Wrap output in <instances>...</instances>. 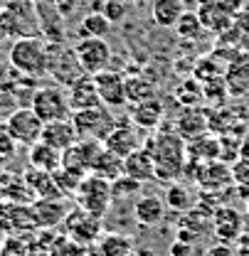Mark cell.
<instances>
[{
  "mask_svg": "<svg viewBox=\"0 0 249 256\" xmlns=\"http://www.w3.org/2000/svg\"><path fill=\"white\" fill-rule=\"evenodd\" d=\"M146 148L156 160V180L160 182H178V178L185 175L187 165V140L173 128L156 133Z\"/></svg>",
  "mask_w": 249,
  "mask_h": 256,
  "instance_id": "1",
  "label": "cell"
},
{
  "mask_svg": "<svg viewBox=\"0 0 249 256\" xmlns=\"http://www.w3.org/2000/svg\"><path fill=\"white\" fill-rule=\"evenodd\" d=\"M8 60H10L13 72L40 79V76L50 74V42H45L40 34L20 37L13 42Z\"/></svg>",
  "mask_w": 249,
  "mask_h": 256,
  "instance_id": "2",
  "label": "cell"
},
{
  "mask_svg": "<svg viewBox=\"0 0 249 256\" xmlns=\"http://www.w3.org/2000/svg\"><path fill=\"white\" fill-rule=\"evenodd\" d=\"M74 200H77V207H82L89 214L104 220L106 212H109V207H111V202H114L111 182L104 180V178H99V175H94V172H89V175L82 178Z\"/></svg>",
  "mask_w": 249,
  "mask_h": 256,
  "instance_id": "3",
  "label": "cell"
},
{
  "mask_svg": "<svg viewBox=\"0 0 249 256\" xmlns=\"http://www.w3.org/2000/svg\"><path fill=\"white\" fill-rule=\"evenodd\" d=\"M32 111L45 121H62L72 116V104H69V94L62 86H37L30 98Z\"/></svg>",
  "mask_w": 249,
  "mask_h": 256,
  "instance_id": "4",
  "label": "cell"
},
{
  "mask_svg": "<svg viewBox=\"0 0 249 256\" xmlns=\"http://www.w3.org/2000/svg\"><path fill=\"white\" fill-rule=\"evenodd\" d=\"M185 175L195 180L202 192H222L229 188L232 180V168L224 165V160H210V162H192L187 160Z\"/></svg>",
  "mask_w": 249,
  "mask_h": 256,
  "instance_id": "5",
  "label": "cell"
},
{
  "mask_svg": "<svg viewBox=\"0 0 249 256\" xmlns=\"http://www.w3.org/2000/svg\"><path fill=\"white\" fill-rule=\"evenodd\" d=\"M72 124L77 128L79 138H89L104 143V138L116 128V118L109 114L106 106H96V108H82V111H72Z\"/></svg>",
  "mask_w": 249,
  "mask_h": 256,
  "instance_id": "6",
  "label": "cell"
},
{
  "mask_svg": "<svg viewBox=\"0 0 249 256\" xmlns=\"http://www.w3.org/2000/svg\"><path fill=\"white\" fill-rule=\"evenodd\" d=\"M5 126H8L10 136L15 138L18 146L30 148V146H35V143L42 138L45 121L32 111V106H20V108H15V111L5 118Z\"/></svg>",
  "mask_w": 249,
  "mask_h": 256,
  "instance_id": "7",
  "label": "cell"
},
{
  "mask_svg": "<svg viewBox=\"0 0 249 256\" xmlns=\"http://www.w3.org/2000/svg\"><path fill=\"white\" fill-rule=\"evenodd\" d=\"M62 226H64V234H67V236H72L74 242H79V244H84V246H92L94 242L104 234L101 217H94V214H89V212L82 210V207L69 210L67 217H64Z\"/></svg>",
  "mask_w": 249,
  "mask_h": 256,
  "instance_id": "8",
  "label": "cell"
},
{
  "mask_svg": "<svg viewBox=\"0 0 249 256\" xmlns=\"http://www.w3.org/2000/svg\"><path fill=\"white\" fill-rule=\"evenodd\" d=\"M74 54L87 74H99L109 69V62H111V47L106 37H82L74 44Z\"/></svg>",
  "mask_w": 249,
  "mask_h": 256,
  "instance_id": "9",
  "label": "cell"
},
{
  "mask_svg": "<svg viewBox=\"0 0 249 256\" xmlns=\"http://www.w3.org/2000/svg\"><path fill=\"white\" fill-rule=\"evenodd\" d=\"M28 12H30V5L25 0H10L0 10V37L20 40V37L37 34V28L25 22L28 20Z\"/></svg>",
  "mask_w": 249,
  "mask_h": 256,
  "instance_id": "10",
  "label": "cell"
},
{
  "mask_svg": "<svg viewBox=\"0 0 249 256\" xmlns=\"http://www.w3.org/2000/svg\"><path fill=\"white\" fill-rule=\"evenodd\" d=\"M94 79H96V86H99L101 104L106 108H124V106H128V101H126V76L121 72L104 69V72L94 74Z\"/></svg>",
  "mask_w": 249,
  "mask_h": 256,
  "instance_id": "11",
  "label": "cell"
},
{
  "mask_svg": "<svg viewBox=\"0 0 249 256\" xmlns=\"http://www.w3.org/2000/svg\"><path fill=\"white\" fill-rule=\"evenodd\" d=\"M99 150H101V143L99 140L79 138L72 148H67L62 153V168L77 172V175H89L92 172V162Z\"/></svg>",
  "mask_w": 249,
  "mask_h": 256,
  "instance_id": "12",
  "label": "cell"
},
{
  "mask_svg": "<svg viewBox=\"0 0 249 256\" xmlns=\"http://www.w3.org/2000/svg\"><path fill=\"white\" fill-rule=\"evenodd\" d=\"M224 84L232 96H242L249 92V52L237 50L224 64Z\"/></svg>",
  "mask_w": 249,
  "mask_h": 256,
  "instance_id": "13",
  "label": "cell"
},
{
  "mask_svg": "<svg viewBox=\"0 0 249 256\" xmlns=\"http://www.w3.org/2000/svg\"><path fill=\"white\" fill-rule=\"evenodd\" d=\"M212 232L222 244H232L244 232V217L234 207H217L212 214Z\"/></svg>",
  "mask_w": 249,
  "mask_h": 256,
  "instance_id": "14",
  "label": "cell"
},
{
  "mask_svg": "<svg viewBox=\"0 0 249 256\" xmlns=\"http://www.w3.org/2000/svg\"><path fill=\"white\" fill-rule=\"evenodd\" d=\"M67 94H69L72 111L104 106V104H101V96H99V86H96L94 74H82L79 79H74V82L67 86Z\"/></svg>",
  "mask_w": 249,
  "mask_h": 256,
  "instance_id": "15",
  "label": "cell"
},
{
  "mask_svg": "<svg viewBox=\"0 0 249 256\" xmlns=\"http://www.w3.org/2000/svg\"><path fill=\"white\" fill-rule=\"evenodd\" d=\"M37 197L28 188L25 178L10 170H0V202L8 204H32Z\"/></svg>",
  "mask_w": 249,
  "mask_h": 256,
  "instance_id": "16",
  "label": "cell"
},
{
  "mask_svg": "<svg viewBox=\"0 0 249 256\" xmlns=\"http://www.w3.org/2000/svg\"><path fill=\"white\" fill-rule=\"evenodd\" d=\"M124 175L138 180V182H151L156 180V160L151 156V150L146 146H141L138 150L128 153L124 158Z\"/></svg>",
  "mask_w": 249,
  "mask_h": 256,
  "instance_id": "17",
  "label": "cell"
},
{
  "mask_svg": "<svg viewBox=\"0 0 249 256\" xmlns=\"http://www.w3.org/2000/svg\"><path fill=\"white\" fill-rule=\"evenodd\" d=\"M40 140L64 153L67 148H72V146L79 140V133H77L74 124H72V118H62V121H50V124H45Z\"/></svg>",
  "mask_w": 249,
  "mask_h": 256,
  "instance_id": "18",
  "label": "cell"
},
{
  "mask_svg": "<svg viewBox=\"0 0 249 256\" xmlns=\"http://www.w3.org/2000/svg\"><path fill=\"white\" fill-rule=\"evenodd\" d=\"M205 25V30L212 32V34H222L232 22H234V15H229L217 0H200L197 2V10H195Z\"/></svg>",
  "mask_w": 249,
  "mask_h": 256,
  "instance_id": "19",
  "label": "cell"
},
{
  "mask_svg": "<svg viewBox=\"0 0 249 256\" xmlns=\"http://www.w3.org/2000/svg\"><path fill=\"white\" fill-rule=\"evenodd\" d=\"M133 242L124 234L104 232L92 246H87V256H131Z\"/></svg>",
  "mask_w": 249,
  "mask_h": 256,
  "instance_id": "20",
  "label": "cell"
},
{
  "mask_svg": "<svg viewBox=\"0 0 249 256\" xmlns=\"http://www.w3.org/2000/svg\"><path fill=\"white\" fill-rule=\"evenodd\" d=\"M141 146H143V143H141L138 130L133 126H116L106 138H104V148L111 150V153H116L119 158H126L128 153L138 150Z\"/></svg>",
  "mask_w": 249,
  "mask_h": 256,
  "instance_id": "21",
  "label": "cell"
},
{
  "mask_svg": "<svg viewBox=\"0 0 249 256\" xmlns=\"http://www.w3.org/2000/svg\"><path fill=\"white\" fill-rule=\"evenodd\" d=\"M32 212H35V220H37L40 229H55L64 222L69 210H67L64 200H35Z\"/></svg>",
  "mask_w": 249,
  "mask_h": 256,
  "instance_id": "22",
  "label": "cell"
},
{
  "mask_svg": "<svg viewBox=\"0 0 249 256\" xmlns=\"http://www.w3.org/2000/svg\"><path fill=\"white\" fill-rule=\"evenodd\" d=\"M175 130L185 138V140H192L202 133L210 130V114L202 111L200 106H192V108H185L180 114V118L175 121Z\"/></svg>",
  "mask_w": 249,
  "mask_h": 256,
  "instance_id": "23",
  "label": "cell"
},
{
  "mask_svg": "<svg viewBox=\"0 0 249 256\" xmlns=\"http://www.w3.org/2000/svg\"><path fill=\"white\" fill-rule=\"evenodd\" d=\"M222 158V146H219V136L215 133H202L192 140H187V160L192 162H210V160Z\"/></svg>",
  "mask_w": 249,
  "mask_h": 256,
  "instance_id": "24",
  "label": "cell"
},
{
  "mask_svg": "<svg viewBox=\"0 0 249 256\" xmlns=\"http://www.w3.org/2000/svg\"><path fill=\"white\" fill-rule=\"evenodd\" d=\"M163 116H165V106L160 98H148L143 104H136L131 106V118L133 124L143 130H156L160 124H163Z\"/></svg>",
  "mask_w": 249,
  "mask_h": 256,
  "instance_id": "25",
  "label": "cell"
},
{
  "mask_svg": "<svg viewBox=\"0 0 249 256\" xmlns=\"http://www.w3.org/2000/svg\"><path fill=\"white\" fill-rule=\"evenodd\" d=\"M133 217L143 226H156L165 220V202L158 194H141L133 204Z\"/></svg>",
  "mask_w": 249,
  "mask_h": 256,
  "instance_id": "26",
  "label": "cell"
},
{
  "mask_svg": "<svg viewBox=\"0 0 249 256\" xmlns=\"http://www.w3.org/2000/svg\"><path fill=\"white\" fill-rule=\"evenodd\" d=\"M28 188L35 192L37 200H64L57 182H55V175L52 172H45V170H35V168H28L23 172Z\"/></svg>",
  "mask_w": 249,
  "mask_h": 256,
  "instance_id": "27",
  "label": "cell"
},
{
  "mask_svg": "<svg viewBox=\"0 0 249 256\" xmlns=\"http://www.w3.org/2000/svg\"><path fill=\"white\" fill-rule=\"evenodd\" d=\"M28 162L35 170H45V172H55L62 168V150L37 140L35 146H30V153H28Z\"/></svg>",
  "mask_w": 249,
  "mask_h": 256,
  "instance_id": "28",
  "label": "cell"
},
{
  "mask_svg": "<svg viewBox=\"0 0 249 256\" xmlns=\"http://www.w3.org/2000/svg\"><path fill=\"white\" fill-rule=\"evenodd\" d=\"M92 172L104 178V180H109V182H114L116 178L124 175V158H119L116 153L106 150L104 143H101V150L96 153V158L92 162Z\"/></svg>",
  "mask_w": 249,
  "mask_h": 256,
  "instance_id": "29",
  "label": "cell"
},
{
  "mask_svg": "<svg viewBox=\"0 0 249 256\" xmlns=\"http://www.w3.org/2000/svg\"><path fill=\"white\" fill-rule=\"evenodd\" d=\"M183 12H185L183 0H153L151 2V15L158 28H175Z\"/></svg>",
  "mask_w": 249,
  "mask_h": 256,
  "instance_id": "30",
  "label": "cell"
},
{
  "mask_svg": "<svg viewBox=\"0 0 249 256\" xmlns=\"http://www.w3.org/2000/svg\"><path fill=\"white\" fill-rule=\"evenodd\" d=\"M148 98H156V84L151 79H146L143 74L126 76V101H128V106L143 104Z\"/></svg>",
  "mask_w": 249,
  "mask_h": 256,
  "instance_id": "31",
  "label": "cell"
},
{
  "mask_svg": "<svg viewBox=\"0 0 249 256\" xmlns=\"http://www.w3.org/2000/svg\"><path fill=\"white\" fill-rule=\"evenodd\" d=\"M195 204H197V200L190 194V190H187L185 185H178V182H170L168 185V190H165V207L168 210H173L178 214H185Z\"/></svg>",
  "mask_w": 249,
  "mask_h": 256,
  "instance_id": "32",
  "label": "cell"
},
{
  "mask_svg": "<svg viewBox=\"0 0 249 256\" xmlns=\"http://www.w3.org/2000/svg\"><path fill=\"white\" fill-rule=\"evenodd\" d=\"M173 30L178 32L180 40H187V42H197V40L207 32L205 25H202V20H200V15H197L195 10H185L183 18L178 20V25H175Z\"/></svg>",
  "mask_w": 249,
  "mask_h": 256,
  "instance_id": "33",
  "label": "cell"
},
{
  "mask_svg": "<svg viewBox=\"0 0 249 256\" xmlns=\"http://www.w3.org/2000/svg\"><path fill=\"white\" fill-rule=\"evenodd\" d=\"M111 30V20L104 12H89L79 22V37H106Z\"/></svg>",
  "mask_w": 249,
  "mask_h": 256,
  "instance_id": "34",
  "label": "cell"
},
{
  "mask_svg": "<svg viewBox=\"0 0 249 256\" xmlns=\"http://www.w3.org/2000/svg\"><path fill=\"white\" fill-rule=\"evenodd\" d=\"M175 96H178V104H183L185 108H192V106H200L205 101V92H202V84L192 76V79H185L178 89H175Z\"/></svg>",
  "mask_w": 249,
  "mask_h": 256,
  "instance_id": "35",
  "label": "cell"
},
{
  "mask_svg": "<svg viewBox=\"0 0 249 256\" xmlns=\"http://www.w3.org/2000/svg\"><path fill=\"white\" fill-rule=\"evenodd\" d=\"M50 256H87V246L67 234H55L50 244Z\"/></svg>",
  "mask_w": 249,
  "mask_h": 256,
  "instance_id": "36",
  "label": "cell"
},
{
  "mask_svg": "<svg viewBox=\"0 0 249 256\" xmlns=\"http://www.w3.org/2000/svg\"><path fill=\"white\" fill-rule=\"evenodd\" d=\"M52 175H55V182H57V188L62 192V197H74L77 190H79L82 178H84V175H77V172H72V170H67V168L55 170Z\"/></svg>",
  "mask_w": 249,
  "mask_h": 256,
  "instance_id": "37",
  "label": "cell"
},
{
  "mask_svg": "<svg viewBox=\"0 0 249 256\" xmlns=\"http://www.w3.org/2000/svg\"><path fill=\"white\" fill-rule=\"evenodd\" d=\"M141 188L143 182L128 178V175H121L111 182V192H114V200H126V197H138L141 194Z\"/></svg>",
  "mask_w": 249,
  "mask_h": 256,
  "instance_id": "38",
  "label": "cell"
},
{
  "mask_svg": "<svg viewBox=\"0 0 249 256\" xmlns=\"http://www.w3.org/2000/svg\"><path fill=\"white\" fill-rule=\"evenodd\" d=\"M15 153H18V143H15V138L10 136V130H8L5 124H0V168L8 165L10 160L15 158Z\"/></svg>",
  "mask_w": 249,
  "mask_h": 256,
  "instance_id": "39",
  "label": "cell"
},
{
  "mask_svg": "<svg viewBox=\"0 0 249 256\" xmlns=\"http://www.w3.org/2000/svg\"><path fill=\"white\" fill-rule=\"evenodd\" d=\"M128 12V5L126 0H106L104 2V15L111 20V22H121Z\"/></svg>",
  "mask_w": 249,
  "mask_h": 256,
  "instance_id": "40",
  "label": "cell"
},
{
  "mask_svg": "<svg viewBox=\"0 0 249 256\" xmlns=\"http://www.w3.org/2000/svg\"><path fill=\"white\" fill-rule=\"evenodd\" d=\"M232 180L239 188H249V158H237L232 165Z\"/></svg>",
  "mask_w": 249,
  "mask_h": 256,
  "instance_id": "41",
  "label": "cell"
},
{
  "mask_svg": "<svg viewBox=\"0 0 249 256\" xmlns=\"http://www.w3.org/2000/svg\"><path fill=\"white\" fill-rule=\"evenodd\" d=\"M10 232H13V226H10V204L0 202V236H8Z\"/></svg>",
  "mask_w": 249,
  "mask_h": 256,
  "instance_id": "42",
  "label": "cell"
},
{
  "mask_svg": "<svg viewBox=\"0 0 249 256\" xmlns=\"http://www.w3.org/2000/svg\"><path fill=\"white\" fill-rule=\"evenodd\" d=\"M170 256H195V244H185V242H173L170 249H168Z\"/></svg>",
  "mask_w": 249,
  "mask_h": 256,
  "instance_id": "43",
  "label": "cell"
},
{
  "mask_svg": "<svg viewBox=\"0 0 249 256\" xmlns=\"http://www.w3.org/2000/svg\"><path fill=\"white\" fill-rule=\"evenodd\" d=\"M52 2H55V8H57V12L62 18H69L77 10V5H79V0H52Z\"/></svg>",
  "mask_w": 249,
  "mask_h": 256,
  "instance_id": "44",
  "label": "cell"
},
{
  "mask_svg": "<svg viewBox=\"0 0 249 256\" xmlns=\"http://www.w3.org/2000/svg\"><path fill=\"white\" fill-rule=\"evenodd\" d=\"M202 256H237V252L232 249V244H222V242H219L215 246H210Z\"/></svg>",
  "mask_w": 249,
  "mask_h": 256,
  "instance_id": "45",
  "label": "cell"
},
{
  "mask_svg": "<svg viewBox=\"0 0 249 256\" xmlns=\"http://www.w3.org/2000/svg\"><path fill=\"white\" fill-rule=\"evenodd\" d=\"M239 158H249V136L242 138V150H239Z\"/></svg>",
  "mask_w": 249,
  "mask_h": 256,
  "instance_id": "46",
  "label": "cell"
},
{
  "mask_svg": "<svg viewBox=\"0 0 249 256\" xmlns=\"http://www.w3.org/2000/svg\"><path fill=\"white\" fill-rule=\"evenodd\" d=\"M32 2H35V5H40V2H47V0H32Z\"/></svg>",
  "mask_w": 249,
  "mask_h": 256,
  "instance_id": "47",
  "label": "cell"
},
{
  "mask_svg": "<svg viewBox=\"0 0 249 256\" xmlns=\"http://www.w3.org/2000/svg\"><path fill=\"white\" fill-rule=\"evenodd\" d=\"M247 124H249V114H247Z\"/></svg>",
  "mask_w": 249,
  "mask_h": 256,
  "instance_id": "48",
  "label": "cell"
},
{
  "mask_svg": "<svg viewBox=\"0 0 249 256\" xmlns=\"http://www.w3.org/2000/svg\"><path fill=\"white\" fill-rule=\"evenodd\" d=\"M247 217H249V207H247Z\"/></svg>",
  "mask_w": 249,
  "mask_h": 256,
  "instance_id": "49",
  "label": "cell"
}]
</instances>
